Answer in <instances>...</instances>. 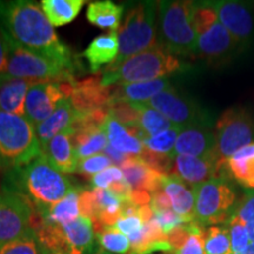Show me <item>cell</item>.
I'll return each instance as SVG.
<instances>
[{
  "label": "cell",
  "instance_id": "cell-1",
  "mask_svg": "<svg viewBox=\"0 0 254 254\" xmlns=\"http://www.w3.org/2000/svg\"><path fill=\"white\" fill-rule=\"evenodd\" d=\"M1 30L19 46L72 68L71 52L36 2L0 1Z\"/></svg>",
  "mask_w": 254,
  "mask_h": 254
},
{
  "label": "cell",
  "instance_id": "cell-2",
  "mask_svg": "<svg viewBox=\"0 0 254 254\" xmlns=\"http://www.w3.org/2000/svg\"><path fill=\"white\" fill-rule=\"evenodd\" d=\"M14 174V189L9 190H23L24 196L34 202L38 209L57 204L73 190L67 178L58 172L43 153Z\"/></svg>",
  "mask_w": 254,
  "mask_h": 254
},
{
  "label": "cell",
  "instance_id": "cell-3",
  "mask_svg": "<svg viewBox=\"0 0 254 254\" xmlns=\"http://www.w3.org/2000/svg\"><path fill=\"white\" fill-rule=\"evenodd\" d=\"M182 62L176 56L158 45L124 60L116 67L107 66L104 69L101 85L133 84L163 79L182 69Z\"/></svg>",
  "mask_w": 254,
  "mask_h": 254
},
{
  "label": "cell",
  "instance_id": "cell-4",
  "mask_svg": "<svg viewBox=\"0 0 254 254\" xmlns=\"http://www.w3.org/2000/svg\"><path fill=\"white\" fill-rule=\"evenodd\" d=\"M194 1H160L158 13L159 44L172 55H195L196 34L193 20Z\"/></svg>",
  "mask_w": 254,
  "mask_h": 254
},
{
  "label": "cell",
  "instance_id": "cell-5",
  "mask_svg": "<svg viewBox=\"0 0 254 254\" xmlns=\"http://www.w3.org/2000/svg\"><path fill=\"white\" fill-rule=\"evenodd\" d=\"M159 2H140L128 11L119 30V53L110 67H116L132 56L160 45L158 36Z\"/></svg>",
  "mask_w": 254,
  "mask_h": 254
},
{
  "label": "cell",
  "instance_id": "cell-6",
  "mask_svg": "<svg viewBox=\"0 0 254 254\" xmlns=\"http://www.w3.org/2000/svg\"><path fill=\"white\" fill-rule=\"evenodd\" d=\"M40 154L34 126L25 117L0 110V164L21 167Z\"/></svg>",
  "mask_w": 254,
  "mask_h": 254
},
{
  "label": "cell",
  "instance_id": "cell-7",
  "mask_svg": "<svg viewBox=\"0 0 254 254\" xmlns=\"http://www.w3.org/2000/svg\"><path fill=\"white\" fill-rule=\"evenodd\" d=\"M194 193V220L200 226L227 222L231 218L237 194L225 177L214 178L192 187Z\"/></svg>",
  "mask_w": 254,
  "mask_h": 254
},
{
  "label": "cell",
  "instance_id": "cell-8",
  "mask_svg": "<svg viewBox=\"0 0 254 254\" xmlns=\"http://www.w3.org/2000/svg\"><path fill=\"white\" fill-rule=\"evenodd\" d=\"M214 157L222 167L231 158L254 140V122L249 111L231 107L221 113L215 124Z\"/></svg>",
  "mask_w": 254,
  "mask_h": 254
},
{
  "label": "cell",
  "instance_id": "cell-9",
  "mask_svg": "<svg viewBox=\"0 0 254 254\" xmlns=\"http://www.w3.org/2000/svg\"><path fill=\"white\" fill-rule=\"evenodd\" d=\"M36 233L38 240L47 251L90 254L94 245L93 222L84 215L64 225H41Z\"/></svg>",
  "mask_w": 254,
  "mask_h": 254
},
{
  "label": "cell",
  "instance_id": "cell-10",
  "mask_svg": "<svg viewBox=\"0 0 254 254\" xmlns=\"http://www.w3.org/2000/svg\"><path fill=\"white\" fill-rule=\"evenodd\" d=\"M4 34L8 50L7 73H6L8 77L25 79L33 82L50 81L51 79L66 77V73L69 69L63 64L24 49L14 43L5 32Z\"/></svg>",
  "mask_w": 254,
  "mask_h": 254
},
{
  "label": "cell",
  "instance_id": "cell-11",
  "mask_svg": "<svg viewBox=\"0 0 254 254\" xmlns=\"http://www.w3.org/2000/svg\"><path fill=\"white\" fill-rule=\"evenodd\" d=\"M32 202L21 193L0 190V247L33 230Z\"/></svg>",
  "mask_w": 254,
  "mask_h": 254
},
{
  "label": "cell",
  "instance_id": "cell-12",
  "mask_svg": "<svg viewBox=\"0 0 254 254\" xmlns=\"http://www.w3.org/2000/svg\"><path fill=\"white\" fill-rule=\"evenodd\" d=\"M146 104L160 112L176 126L206 125V118H204L198 107L172 87L154 95Z\"/></svg>",
  "mask_w": 254,
  "mask_h": 254
},
{
  "label": "cell",
  "instance_id": "cell-13",
  "mask_svg": "<svg viewBox=\"0 0 254 254\" xmlns=\"http://www.w3.org/2000/svg\"><path fill=\"white\" fill-rule=\"evenodd\" d=\"M63 99H66V95L59 82H34L26 95L25 118L36 127L49 118Z\"/></svg>",
  "mask_w": 254,
  "mask_h": 254
},
{
  "label": "cell",
  "instance_id": "cell-14",
  "mask_svg": "<svg viewBox=\"0 0 254 254\" xmlns=\"http://www.w3.org/2000/svg\"><path fill=\"white\" fill-rule=\"evenodd\" d=\"M171 176L178 178L184 184L194 187L214 178L225 177V167H222L213 155L212 157H190L178 155L174 158Z\"/></svg>",
  "mask_w": 254,
  "mask_h": 254
},
{
  "label": "cell",
  "instance_id": "cell-15",
  "mask_svg": "<svg viewBox=\"0 0 254 254\" xmlns=\"http://www.w3.org/2000/svg\"><path fill=\"white\" fill-rule=\"evenodd\" d=\"M212 2L220 24L238 43H245L252 37L254 21L245 5L231 0Z\"/></svg>",
  "mask_w": 254,
  "mask_h": 254
},
{
  "label": "cell",
  "instance_id": "cell-16",
  "mask_svg": "<svg viewBox=\"0 0 254 254\" xmlns=\"http://www.w3.org/2000/svg\"><path fill=\"white\" fill-rule=\"evenodd\" d=\"M215 136L206 125H192L183 127L171 154L173 159L178 155L190 157H214ZM215 158V157H214Z\"/></svg>",
  "mask_w": 254,
  "mask_h": 254
},
{
  "label": "cell",
  "instance_id": "cell-17",
  "mask_svg": "<svg viewBox=\"0 0 254 254\" xmlns=\"http://www.w3.org/2000/svg\"><path fill=\"white\" fill-rule=\"evenodd\" d=\"M238 41L231 36V33L219 21V19L211 26L198 34L195 55L202 58L212 60L225 59L233 52Z\"/></svg>",
  "mask_w": 254,
  "mask_h": 254
},
{
  "label": "cell",
  "instance_id": "cell-18",
  "mask_svg": "<svg viewBox=\"0 0 254 254\" xmlns=\"http://www.w3.org/2000/svg\"><path fill=\"white\" fill-rule=\"evenodd\" d=\"M69 98L77 116L80 117L92 111L103 109L104 105H110L111 92L109 87L101 85L99 78H90L73 84V92Z\"/></svg>",
  "mask_w": 254,
  "mask_h": 254
},
{
  "label": "cell",
  "instance_id": "cell-19",
  "mask_svg": "<svg viewBox=\"0 0 254 254\" xmlns=\"http://www.w3.org/2000/svg\"><path fill=\"white\" fill-rule=\"evenodd\" d=\"M73 134L74 129H68L56 135L44 147H41L44 157L60 173L71 174L77 172L79 160L73 145Z\"/></svg>",
  "mask_w": 254,
  "mask_h": 254
},
{
  "label": "cell",
  "instance_id": "cell-20",
  "mask_svg": "<svg viewBox=\"0 0 254 254\" xmlns=\"http://www.w3.org/2000/svg\"><path fill=\"white\" fill-rule=\"evenodd\" d=\"M120 168L132 190H145L153 194L161 187L165 174L155 171L140 157H129Z\"/></svg>",
  "mask_w": 254,
  "mask_h": 254
},
{
  "label": "cell",
  "instance_id": "cell-21",
  "mask_svg": "<svg viewBox=\"0 0 254 254\" xmlns=\"http://www.w3.org/2000/svg\"><path fill=\"white\" fill-rule=\"evenodd\" d=\"M77 117V112L68 98L60 101L49 118L34 127L40 147H44L56 135L71 129Z\"/></svg>",
  "mask_w": 254,
  "mask_h": 254
},
{
  "label": "cell",
  "instance_id": "cell-22",
  "mask_svg": "<svg viewBox=\"0 0 254 254\" xmlns=\"http://www.w3.org/2000/svg\"><path fill=\"white\" fill-rule=\"evenodd\" d=\"M161 189L171 201L172 209L186 222L194 220L195 198L193 190H190L182 180L167 174L161 180Z\"/></svg>",
  "mask_w": 254,
  "mask_h": 254
},
{
  "label": "cell",
  "instance_id": "cell-23",
  "mask_svg": "<svg viewBox=\"0 0 254 254\" xmlns=\"http://www.w3.org/2000/svg\"><path fill=\"white\" fill-rule=\"evenodd\" d=\"M33 81L0 75V110L25 117V101Z\"/></svg>",
  "mask_w": 254,
  "mask_h": 254
},
{
  "label": "cell",
  "instance_id": "cell-24",
  "mask_svg": "<svg viewBox=\"0 0 254 254\" xmlns=\"http://www.w3.org/2000/svg\"><path fill=\"white\" fill-rule=\"evenodd\" d=\"M103 128L107 135L110 145L120 153L128 157H140L144 153L145 146L138 136H135L125 125L119 123L109 113Z\"/></svg>",
  "mask_w": 254,
  "mask_h": 254
},
{
  "label": "cell",
  "instance_id": "cell-25",
  "mask_svg": "<svg viewBox=\"0 0 254 254\" xmlns=\"http://www.w3.org/2000/svg\"><path fill=\"white\" fill-rule=\"evenodd\" d=\"M171 87V82L168 79H157L152 81L133 82V84L119 85L113 92L111 97V103L116 101H125L132 104H146L148 103L154 95Z\"/></svg>",
  "mask_w": 254,
  "mask_h": 254
},
{
  "label": "cell",
  "instance_id": "cell-26",
  "mask_svg": "<svg viewBox=\"0 0 254 254\" xmlns=\"http://www.w3.org/2000/svg\"><path fill=\"white\" fill-rule=\"evenodd\" d=\"M81 189H73L65 198L50 207L38 209L41 225H64L81 215L80 194Z\"/></svg>",
  "mask_w": 254,
  "mask_h": 254
},
{
  "label": "cell",
  "instance_id": "cell-27",
  "mask_svg": "<svg viewBox=\"0 0 254 254\" xmlns=\"http://www.w3.org/2000/svg\"><path fill=\"white\" fill-rule=\"evenodd\" d=\"M119 53V38L117 31L97 37L84 51L82 56L90 64L91 71L95 73L106 64H112Z\"/></svg>",
  "mask_w": 254,
  "mask_h": 254
},
{
  "label": "cell",
  "instance_id": "cell-28",
  "mask_svg": "<svg viewBox=\"0 0 254 254\" xmlns=\"http://www.w3.org/2000/svg\"><path fill=\"white\" fill-rule=\"evenodd\" d=\"M225 172L230 174L240 186L254 190V141L227 159Z\"/></svg>",
  "mask_w": 254,
  "mask_h": 254
},
{
  "label": "cell",
  "instance_id": "cell-29",
  "mask_svg": "<svg viewBox=\"0 0 254 254\" xmlns=\"http://www.w3.org/2000/svg\"><path fill=\"white\" fill-rule=\"evenodd\" d=\"M78 160L99 154L107 146V135L103 127H85L74 131L72 136Z\"/></svg>",
  "mask_w": 254,
  "mask_h": 254
},
{
  "label": "cell",
  "instance_id": "cell-30",
  "mask_svg": "<svg viewBox=\"0 0 254 254\" xmlns=\"http://www.w3.org/2000/svg\"><path fill=\"white\" fill-rule=\"evenodd\" d=\"M85 0H43L40 7L53 27L72 23L80 13Z\"/></svg>",
  "mask_w": 254,
  "mask_h": 254
},
{
  "label": "cell",
  "instance_id": "cell-31",
  "mask_svg": "<svg viewBox=\"0 0 254 254\" xmlns=\"http://www.w3.org/2000/svg\"><path fill=\"white\" fill-rule=\"evenodd\" d=\"M123 12L124 6L114 4L110 0L93 1L87 6L86 18L94 26L117 31L120 26Z\"/></svg>",
  "mask_w": 254,
  "mask_h": 254
},
{
  "label": "cell",
  "instance_id": "cell-32",
  "mask_svg": "<svg viewBox=\"0 0 254 254\" xmlns=\"http://www.w3.org/2000/svg\"><path fill=\"white\" fill-rule=\"evenodd\" d=\"M133 105H134V107L139 112L138 128L141 131L140 140H142L144 138H147V136H154L157 134H160V133L168 131V129L176 126L166 117H164L157 110L152 109L147 104Z\"/></svg>",
  "mask_w": 254,
  "mask_h": 254
},
{
  "label": "cell",
  "instance_id": "cell-33",
  "mask_svg": "<svg viewBox=\"0 0 254 254\" xmlns=\"http://www.w3.org/2000/svg\"><path fill=\"white\" fill-rule=\"evenodd\" d=\"M98 243L106 252L116 254H126L131 250V243L125 234L120 233L113 227H104L95 233Z\"/></svg>",
  "mask_w": 254,
  "mask_h": 254
},
{
  "label": "cell",
  "instance_id": "cell-34",
  "mask_svg": "<svg viewBox=\"0 0 254 254\" xmlns=\"http://www.w3.org/2000/svg\"><path fill=\"white\" fill-rule=\"evenodd\" d=\"M0 254H46V250L38 240L36 231L32 230L0 247Z\"/></svg>",
  "mask_w": 254,
  "mask_h": 254
},
{
  "label": "cell",
  "instance_id": "cell-35",
  "mask_svg": "<svg viewBox=\"0 0 254 254\" xmlns=\"http://www.w3.org/2000/svg\"><path fill=\"white\" fill-rule=\"evenodd\" d=\"M205 254H232L227 225L211 226L205 232Z\"/></svg>",
  "mask_w": 254,
  "mask_h": 254
},
{
  "label": "cell",
  "instance_id": "cell-36",
  "mask_svg": "<svg viewBox=\"0 0 254 254\" xmlns=\"http://www.w3.org/2000/svg\"><path fill=\"white\" fill-rule=\"evenodd\" d=\"M182 128L183 127L174 126L171 129H168V131L160 133V134L144 138L141 141L146 150L171 157L174 150V146H176L178 135H179Z\"/></svg>",
  "mask_w": 254,
  "mask_h": 254
},
{
  "label": "cell",
  "instance_id": "cell-37",
  "mask_svg": "<svg viewBox=\"0 0 254 254\" xmlns=\"http://www.w3.org/2000/svg\"><path fill=\"white\" fill-rule=\"evenodd\" d=\"M226 225L230 231L232 254H243L250 244L246 225L240 221L233 220V219H230Z\"/></svg>",
  "mask_w": 254,
  "mask_h": 254
},
{
  "label": "cell",
  "instance_id": "cell-38",
  "mask_svg": "<svg viewBox=\"0 0 254 254\" xmlns=\"http://www.w3.org/2000/svg\"><path fill=\"white\" fill-rule=\"evenodd\" d=\"M112 161L105 154H95L92 157L81 159L78 161L77 172L84 174V176H95V174L103 172L106 168L111 167Z\"/></svg>",
  "mask_w": 254,
  "mask_h": 254
},
{
  "label": "cell",
  "instance_id": "cell-39",
  "mask_svg": "<svg viewBox=\"0 0 254 254\" xmlns=\"http://www.w3.org/2000/svg\"><path fill=\"white\" fill-rule=\"evenodd\" d=\"M230 219L240 221L245 225L254 222V190L247 192L243 199L236 204Z\"/></svg>",
  "mask_w": 254,
  "mask_h": 254
},
{
  "label": "cell",
  "instance_id": "cell-40",
  "mask_svg": "<svg viewBox=\"0 0 254 254\" xmlns=\"http://www.w3.org/2000/svg\"><path fill=\"white\" fill-rule=\"evenodd\" d=\"M124 179V174L122 168L118 166H111L103 172L95 174L94 177H92L91 179V185L93 186V189H104L109 190L110 186L112 184L120 182Z\"/></svg>",
  "mask_w": 254,
  "mask_h": 254
},
{
  "label": "cell",
  "instance_id": "cell-41",
  "mask_svg": "<svg viewBox=\"0 0 254 254\" xmlns=\"http://www.w3.org/2000/svg\"><path fill=\"white\" fill-rule=\"evenodd\" d=\"M153 213L155 221L158 222L159 227L163 231L165 236H168L171 232H173L180 225L186 224V221L180 215H178L173 209H170V211H157L153 212Z\"/></svg>",
  "mask_w": 254,
  "mask_h": 254
},
{
  "label": "cell",
  "instance_id": "cell-42",
  "mask_svg": "<svg viewBox=\"0 0 254 254\" xmlns=\"http://www.w3.org/2000/svg\"><path fill=\"white\" fill-rule=\"evenodd\" d=\"M206 232V231H205ZM172 254H205V233L190 234L182 247L171 252Z\"/></svg>",
  "mask_w": 254,
  "mask_h": 254
},
{
  "label": "cell",
  "instance_id": "cell-43",
  "mask_svg": "<svg viewBox=\"0 0 254 254\" xmlns=\"http://www.w3.org/2000/svg\"><path fill=\"white\" fill-rule=\"evenodd\" d=\"M145 226V222L142 221L140 215H131V217H123L119 218V220L116 222V225L112 226L114 230H117L120 233L125 234L126 237L132 236V234L138 233L142 231Z\"/></svg>",
  "mask_w": 254,
  "mask_h": 254
},
{
  "label": "cell",
  "instance_id": "cell-44",
  "mask_svg": "<svg viewBox=\"0 0 254 254\" xmlns=\"http://www.w3.org/2000/svg\"><path fill=\"white\" fill-rule=\"evenodd\" d=\"M150 206L153 212L170 211V209H172L170 199H168L166 193L164 192L161 187L158 190H155L153 194H152V200H151Z\"/></svg>",
  "mask_w": 254,
  "mask_h": 254
},
{
  "label": "cell",
  "instance_id": "cell-45",
  "mask_svg": "<svg viewBox=\"0 0 254 254\" xmlns=\"http://www.w3.org/2000/svg\"><path fill=\"white\" fill-rule=\"evenodd\" d=\"M7 64H8V50L7 43L4 32L0 28V75H5L7 73Z\"/></svg>",
  "mask_w": 254,
  "mask_h": 254
},
{
  "label": "cell",
  "instance_id": "cell-46",
  "mask_svg": "<svg viewBox=\"0 0 254 254\" xmlns=\"http://www.w3.org/2000/svg\"><path fill=\"white\" fill-rule=\"evenodd\" d=\"M104 152H105L104 154L107 155V157L110 158V160L112 161V163L119 165V166H122V165H123L124 163H125L127 159L129 158L128 155L120 153L119 151H117L116 148H113L111 145H107Z\"/></svg>",
  "mask_w": 254,
  "mask_h": 254
},
{
  "label": "cell",
  "instance_id": "cell-47",
  "mask_svg": "<svg viewBox=\"0 0 254 254\" xmlns=\"http://www.w3.org/2000/svg\"><path fill=\"white\" fill-rule=\"evenodd\" d=\"M246 230H247V233H249L250 241H254V222L246 225Z\"/></svg>",
  "mask_w": 254,
  "mask_h": 254
},
{
  "label": "cell",
  "instance_id": "cell-48",
  "mask_svg": "<svg viewBox=\"0 0 254 254\" xmlns=\"http://www.w3.org/2000/svg\"><path fill=\"white\" fill-rule=\"evenodd\" d=\"M243 254H254V241H250L249 246L244 251Z\"/></svg>",
  "mask_w": 254,
  "mask_h": 254
},
{
  "label": "cell",
  "instance_id": "cell-49",
  "mask_svg": "<svg viewBox=\"0 0 254 254\" xmlns=\"http://www.w3.org/2000/svg\"><path fill=\"white\" fill-rule=\"evenodd\" d=\"M46 254H67L66 252H63V251H47Z\"/></svg>",
  "mask_w": 254,
  "mask_h": 254
},
{
  "label": "cell",
  "instance_id": "cell-50",
  "mask_svg": "<svg viewBox=\"0 0 254 254\" xmlns=\"http://www.w3.org/2000/svg\"><path fill=\"white\" fill-rule=\"evenodd\" d=\"M94 254H113V253H110V252H106V251H104V250H100V251H98V252H95Z\"/></svg>",
  "mask_w": 254,
  "mask_h": 254
}]
</instances>
